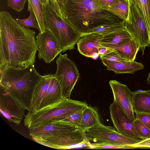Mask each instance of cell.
<instances>
[{
    "instance_id": "1",
    "label": "cell",
    "mask_w": 150,
    "mask_h": 150,
    "mask_svg": "<svg viewBox=\"0 0 150 150\" xmlns=\"http://www.w3.org/2000/svg\"><path fill=\"white\" fill-rule=\"evenodd\" d=\"M35 32L18 23L10 14L0 13V69H20L35 63Z\"/></svg>"
},
{
    "instance_id": "2",
    "label": "cell",
    "mask_w": 150,
    "mask_h": 150,
    "mask_svg": "<svg viewBox=\"0 0 150 150\" xmlns=\"http://www.w3.org/2000/svg\"><path fill=\"white\" fill-rule=\"evenodd\" d=\"M62 9L64 18L82 36L103 25L125 22L103 9L97 0H64Z\"/></svg>"
},
{
    "instance_id": "3",
    "label": "cell",
    "mask_w": 150,
    "mask_h": 150,
    "mask_svg": "<svg viewBox=\"0 0 150 150\" xmlns=\"http://www.w3.org/2000/svg\"><path fill=\"white\" fill-rule=\"evenodd\" d=\"M42 77L34 65L20 69L6 67L0 69V86L30 112L34 90Z\"/></svg>"
},
{
    "instance_id": "4",
    "label": "cell",
    "mask_w": 150,
    "mask_h": 150,
    "mask_svg": "<svg viewBox=\"0 0 150 150\" xmlns=\"http://www.w3.org/2000/svg\"><path fill=\"white\" fill-rule=\"evenodd\" d=\"M87 105L85 102L63 98L39 110L29 112L24 119V125L29 129L62 121Z\"/></svg>"
},
{
    "instance_id": "5",
    "label": "cell",
    "mask_w": 150,
    "mask_h": 150,
    "mask_svg": "<svg viewBox=\"0 0 150 150\" xmlns=\"http://www.w3.org/2000/svg\"><path fill=\"white\" fill-rule=\"evenodd\" d=\"M43 9L45 28L57 40L62 52L74 49L81 34L58 14L50 0L43 6Z\"/></svg>"
},
{
    "instance_id": "6",
    "label": "cell",
    "mask_w": 150,
    "mask_h": 150,
    "mask_svg": "<svg viewBox=\"0 0 150 150\" xmlns=\"http://www.w3.org/2000/svg\"><path fill=\"white\" fill-rule=\"evenodd\" d=\"M129 3V13L124 27L132 38L139 44V50L143 55L146 47L150 45V36L145 19L137 5L131 0Z\"/></svg>"
},
{
    "instance_id": "7",
    "label": "cell",
    "mask_w": 150,
    "mask_h": 150,
    "mask_svg": "<svg viewBox=\"0 0 150 150\" xmlns=\"http://www.w3.org/2000/svg\"><path fill=\"white\" fill-rule=\"evenodd\" d=\"M87 139L91 143H107L122 146H132L143 139H137L124 136L115 127L102 123L84 132Z\"/></svg>"
},
{
    "instance_id": "8",
    "label": "cell",
    "mask_w": 150,
    "mask_h": 150,
    "mask_svg": "<svg viewBox=\"0 0 150 150\" xmlns=\"http://www.w3.org/2000/svg\"><path fill=\"white\" fill-rule=\"evenodd\" d=\"M56 62L57 69L54 76L60 85L63 98H70L79 76V70L67 54H60Z\"/></svg>"
},
{
    "instance_id": "9",
    "label": "cell",
    "mask_w": 150,
    "mask_h": 150,
    "mask_svg": "<svg viewBox=\"0 0 150 150\" xmlns=\"http://www.w3.org/2000/svg\"><path fill=\"white\" fill-rule=\"evenodd\" d=\"M36 142L49 147L60 149H87L89 141L83 131L76 130L43 138H32Z\"/></svg>"
},
{
    "instance_id": "10",
    "label": "cell",
    "mask_w": 150,
    "mask_h": 150,
    "mask_svg": "<svg viewBox=\"0 0 150 150\" xmlns=\"http://www.w3.org/2000/svg\"><path fill=\"white\" fill-rule=\"evenodd\" d=\"M36 38L38 57L39 59H42L46 63H51L62 52L57 40L47 29L39 32Z\"/></svg>"
},
{
    "instance_id": "11",
    "label": "cell",
    "mask_w": 150,
    "mask_h": 150,
    "mask_svg": "<svg viewBox=\"0 0 150 150\" xmlns=\"http://www.w3.org/2000/svg\"><path fill=\"white\" fill-rule=\"evenodd\" d=\"M25 109L0 86V111L1 115L8 121L19 125L25 115Z\"/></svg>"
},
{
    "instance_id": "12",
    "label": "cell",
    "mask_w": 150,
    "mask_h": 150,
    "mask_svg": "<svg viewBox=\"0 0 150 150\" xmlns=\"http://www.w3.org/2000/svg\"><path fill=\"white\" fill-rule=\"evenodd\" d=\"M114 100L130 119L134 121L135 116L132 103V91L125 85L115 80L109 81Z\"/></svg>"
},
{
    "instance_id": "13",
    "label": "cell",
    "mask_w": 150,
    "mask_h": 150,
    "mask_svg": "<svg viewBox=\"0 0 150 150\" xmlns=\"http://www.w3.org/2000/svg\"><path fill=\"white\" fill-rule=\"evenodd\" d=\"M109 110L110 118L118 132L127 137L139 139L134 122L126 116L114 100L110 105Z\"/></svg>"
},
{
    "instance_id": "14",
    "label": "cell",
    "mask_w": 150,
    "mask_h": 150,
    "mask_svg": "<svg viewBox=\"0 0 150 150\" xmlns=\"http://www.w3.org/2000/svg\"><path fill=\"white\" fill-rule=\"evenodd\" d=\"M79 129L75 125L59 121L28 129L32 138H40L70 132Z\"/></svg>"
},
{
    "instance_id": "15",
    "label": "cell",
    "mask_w": 150,
    "mask_h": 150,
    "mask_svg": "<svg viewBox=\"0 0 150 150\" xmlns=\"http://www.w3.org/2000/svg\"><path fill=\"white\" fill-rule=\"evenodd\" d=\"M103 35L96 33L84 34L77 43L79 53L87 57L97 59L99 56L97 47Z\"/></svg>"
},
{
    "instance_id": "16",
    "label": "cell",
    "mask_w": 150,
    "mask_h": 150,
    "mask_svg": "<svg viewBox=\"0 0 150 150\" xmlns=\"http://www.w3.org/2000/svg\"><path fill=\"white\" fill-rule=\"evenodd\" d=\"M53 75L48 74L42 76V79L36 85L32 96L30 112L40 109Z\"/></svg>"
},
{
    "instance_id": "17",
    "label": "cell",
    "mask_w": 150,
    "mask_h": 150,
    "mask_svg": "<svg viewBox=\"0 0 150 150\" xmlns=\"http://www.w3.org/2000/svg\"><path fill=\"white\" fill-rule=\"evenodd\" d=\"M102 62L107 67V69L118 74H134L135 72L143 69L144 66L141 63L135 61L111 62L101 60Z\"/></svg>"
},
{
    "instance_id": "18",
    "label": "cell",
    "mask_w": 150,
    "mask_h": 150,
    "mask_svg": "<svg viewBox=\"0 0 150 150\" xmlns=\"http://www.w3.org/2000/svg\"><path fill=\"white\" fill-rule=\"evenodd\" d=\"M132 38L125 28L117 31L103 35L99 45L108 48L125 43Z\"/></svg>"
},
{
    "instance_id": "19",
    "label": "cell",
    "mask_w": 150,
    "mask_h": 150,
    "mask_svg": "<svg viewBox=\"0 0 150 150\" xmlns=\"http://www.w3.org/2000/svg\"><path fill=\"white\" fill-rule=\"evenodd\" d=\"M132 93V103L134 113L150 114V92L137 91Z\"/></svg>"
},
{
    "instance_id": "20",
    "label": "cell",
    "mask_w": 150,
    "mask_h": 150,
    "mask_svg": "<svg viewBox=\"0 0 150 150\" xmlns=\"http://www.w3.org/2000/svg\"><path fill=\"white\" fill-rule=\"evenodd\" d=\"M101 123V118L97 108L87 105L83 109L79 129L84 132Z\"/></svg>"
},
{
    "instance_id": "21",
    "label": "cell",
    "mask_w": 150,
    "mask_h": 150,
    "mask_svg": "<svg viewBox=\"0 0 150 150\" xmlns=\"http://www.w3.org/2000/svg\"><path fill=\"white\" fill-rule=\"evenodd\" d=\"M63 98L60 85L53 74L40 109L55 103Z\"/></svg>"
},
{
    "instance_id": "22",
    "label": "cell",
    "mask_w": 150,
    "mask_h": 150,
    "mask_svg": "<svg viewBox=\"0 0 150 150\" xmlns=\"http://www.w3.org/2000/svg\"><path fill=\"white\" fill-rule=\"evenodd\" d=\"M121 57L128 61H134L139 50V44L132 38L127 42L112 48Z\"/></svg>"
},
{
    "instance_id": "23",
    "label": "cell",
    "mask_w": 150,
    "mask_h": 150,
    "mask_svg": "<svg viewBox=\"0 0 150 150\" xmlns=\"http://www.w3.org/2000/svg\"><path fill=\"white\" fill-rule=\"evenodd\" d=\"M108 11L122 20L126 21L128 19L129 13L128 0H117L111 6Z\"/></svg>"
},
{
    "instance_id": "24",
    "label": "cell",
    "mask_w": 150,
    "mask_h": 150,
    "mask_svg": "<svg viewBox=\"0 0 150 150\" xmlns=\"http://www.w3.org/2000/svg\"><path fill=\"white\" fill-rule=\"evenodd\" d=\"M28 11L32 10L35 14L38 20L40 32H42L45 29L44 20L43 6L39 0H28Z\"/></svg>"
},
{
    "instance_id": "25",
    "label": "cell",
    "mask_w": 150,
    "mask_h": 150,
    "mask_svg": "<svg viewBox=\"0 0 150 150\" xmlns=\"http://www.w3.org/2000/svg\"><path fill=\"white\" fill-rule=\"evenodd\" d=\"M124 23L103 25L94 28L89 33H96L103 35H107L124 28Z\"/></svg>"
},
{
    "instance_id": "26",
    "label": "cell",
    "mask_w": 150,
    "mask_h": 150,
    "mask_svg": "<svg viewBox=\"0 0 150 150\" xmlns=\"http://www.w3.org/2000/svg\"><path fill=\"white\" fill-rule=\"evenodd\" d=\"M30 12L29 16L27 18L23 19L17 18L15 19L16 21L21 26L26 28H35L40 31V29L37 18L32 10Z\"/></svg>"
},
{
    "instance_id": "27",
    "label": "cell",
    "mask_w": 150,
    "mask_h": 150,
    "mask_svg": "<svg viewBox=\"0 0 150 150\" xmlns=\"http://www.w3.org/2000/svg\"><path fill=\"white\" fill-rule=\"evenodd\" d=\"M134 122L139 139H146L150 138V130L139 120L135 119Z\"/></svg>"
},
{
    "instance_id": "28",
    "label": "cell",
    "mask_w": 150,
    "mask_h": 150,
    "mask_svg": "<svg viewBox=\"0 0 150 150\" xmlns=\"http://www.w3.org/2000/svg\"><path fill=\"white\" fill-rule=\"evenodd\" d=\"M136 148L132 146H122L107 143H95L89 142L88 149H132Z\"/></svg>"
},
{
    "instance_id": "29",
    "label": "cell",
    "mask_w": 150,
    "mask_h": 150,
    "mask_svg": "<svg viewBox=\"0 0 150 150\" xmlns=\"http://www.w3.org/2000/svg\"><path fill=\"white\" fill-rule=\"evenodd\" d=\"M131 0L138 6L145 19L149 33L150 30V20L146 0Z\"/></svg>"
},
{
    "instance_id": "30",
    "label": "cell",
    "mask_w": 150,
    "mask_h": 150,
    "mask_svg": "<svg viewBox=\"0 0 150 150\" xmlns=\"http://www.w3.org/2000/svg\"><path fill=\"white\" fill-rule=\"evenodd\" d=\"M83 109L76 112L62 121L67 122L79 127L82 117Z\"/></svg>"
},
{
    "instance_id": "31",
    "label": "cell",
    "mask_w": 150,
    "mask_h": 150,
    "mask_svg": "<svg viewBox=\"0 0 150 150\" xmlns=\"http://www.w3.org/2000/svg\"><path fill=\"white\" fill-rule=\"evenodd\" d=\"M100 57L101 60H105L111 62L128 61L121 57L113 49L111 52Z\"/></svg>"
},
{
    "instance_id": "32",
    "label": "cell",
    "mask_w": 150,
    "mask_h": 150,
    "mask_svg": "<svg viewBox=\"0 0 150 150\" xmlns=\"http://www.w3.org/2000/svg\"><path fill=\"white\" fill-rule=\"evenodd\" d=\"M28 0H7L8 6L18 12L21 11L24 8Z\"/></svg>"
},
{
    "instance_id": "33",
    "label": "cell",
    "mask_w": 150,
    "mask_h": 150,
    "mask_svg": "<svg viewBox=\"0 0 150 150\" xmlns=\"http://www.w3.org/2000/svg\"><path fill=\"white\" fill-rule=\"evenodd\" d=\"M135 118L140 120L150 130V114L136 112Z\"/></svg>"
},
{
    "instance_id": "34",
    "label": "cell",
    "mask_w": 150,
    "mask_h": 150,
    "mask_svg": "<svg viewBox=\"0 0 150 150\" xmlns=\"http://www.w3.org/2000/svg\"><path fill=\"white\" fill-rule=\"evenodd\" d=\"M101 8L104 10L108 11L111 6L117 0H97Z\"/></svg>"
},
{
    "instance_id": "35",
    "label": "cell",
    "mask_w": 150,
    "mask_h": 150,
    "mask_svg": "<svg viewBox=\"0 0 150 150\" xmlns=\"http://www.w3.org/2000/svg\"><path fill=\"white\" fill-rule=\"evenodd\" d=\"M132 146L136 148H150V138L143 139L141 142L134 144Z\"/></svg>"
},
{
    "instance_id": "36",
    "label": "cell",
    "mask_w": 150,
    "mask_h": 150,
    "mask_svg": "<svg viewBox=\"0 0 150 150\" xmlns=\"http://www.w3.org/2000/svg\"><path fill=\"white\" fill-rule=\"evenodd\" d=\"M50 1L55 9L58 14L61 17L64 18L61 7L59 5L57 0H50Z\"/></svg>"
},
{
    "instance_id": "37",
    "label": "cell",
    "mask_w": 150,
    "mask_h": 150,
    "mask_svg": "<svg viewBox=\"0 0 150 150\" xmlns=\"http://www.w3.org/2000/svg\"><path fill=\"white\" fill-rule=\"evenodd\" d=\"M97 48L100 56L103 55L113 50L112 49L103 47L100 45L98 46Z\"/></svg>"
},
{
    "instance_id": "38",
    "label": "cell",
    "mask_w": 150,
    "mask_h": 150,
    "mask_svg": "<svg viewBox=\"0 0 150 150\" xmlns=\"http://www.w3.org/2000/svg\"><path fill=\"white\" fill-rule=\"evenodd\" d=\"M146 1H147V5H148V11H149L150 20V0H146ZM149 33L150 36V30Z\"/></svg>"
},
{
    "instance_id": "39",
    "label": "cell",
    "mask_w": 150,
    "mask_h": 150,
    "mask_svg": "<svg viewBox=\"0 0 150 150\" xmlns=\"http://www.w3.org/2000/svg\"><path fill=\"white\" fill-rule=\"evenodd\" d=\"M41 4L43 6L47 4L48 1L50 0H39Z\"/></svg>"
},
{
    "instance_id": "40",
    "label": "cell",
    "mask_w": 150,
    "mask_h": 150,
    "mask_svg": "<svg viewBox=\"0 0 150 150\" xmlns=\"http://www.w3.org/2000/svg\"><path fill=\"white\" fill-rule=\"evenodd\" d=\"M59 5L61 7L62 6L64 0H57Z\"/></svg>"
},
{
    "instance_id": "41",
    "label": "cell",
    "mask_w": 150,
    "mask_h": 150,
    "mask_svg": "<svg viewBox=\"0 0 150 150\" xmlns=\"http://www.w3.org/2000/svg\"><path fill=\"white\" fill-rule=\"evenodd\" d=\"M147 83L149 84H150V71L148 74V77L146 80Z\"/></svg>"
},
{
    "instance_id": "42",
    "label": "cell",
    "mask_w": 150,
    "mask_h": 150,
    "mask_svg": "<svg viewBox=\"0 0 150 150\" xmlns=\"http://www.w3.org/2000/svg\"><path fill=\"white\" fill-rule=\"evenodd\" d=\"M149 91H150V89L149 90H148Z\"/></svg>"
}]
</instances>
